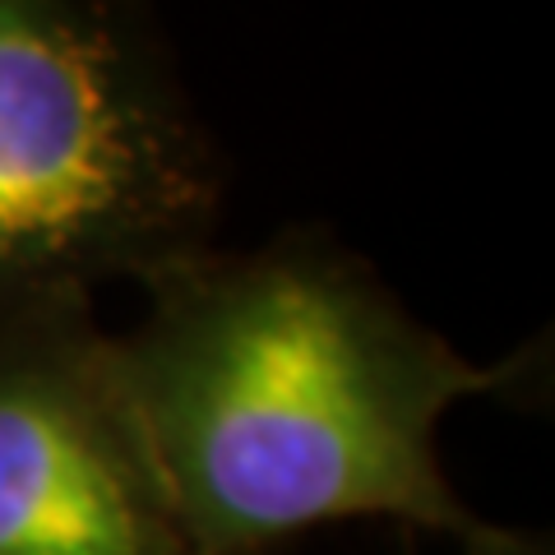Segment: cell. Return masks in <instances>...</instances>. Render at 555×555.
<instances>
[{"mask_svg": "<svg viewBox=\"0 0 555 555\" xmlns=\"http://www.w3.org/2000/svg\"><path fill=\"white\" fill-rule=\"evenodd\" d=\"M116 338L195 555H269L338 518H393L459 555H551L481 518L440 459V422L546 361H473L320 228L204 250L149 283Z\"/></svg>", "mask_w": 555, "mask_h": 555, "instance_id": "6da1fadb", "label": "cell"}, {"mask_svg": "<svg viewBox=\"0 0 555 555\" xmlns=\"http://www.w3.org/2000/svg\"><path fill=\"white\" fill-rule=\"evenodd\" d=\"M222 158L158 24L0 0V324L149 287L218 246Z\"/></svg>", "mask_w": 555, "mask_h": 555, "instance_id": "7a4b0ae2", "label": "cell"}, {"mask_svg": "<svg viewBox=\"0 0 555 555\" xmlns=\"http://www.w3.org/2000/svg\"><path fill=\"white\" fill-rule=\"evenodd\" d=\"M0 555H195L93 306L0 324Z\"/></svg>", "mask_w": 555, "mask_h": 555, "instance_id": "3957f363", "label": "cell"}]
</instances>
